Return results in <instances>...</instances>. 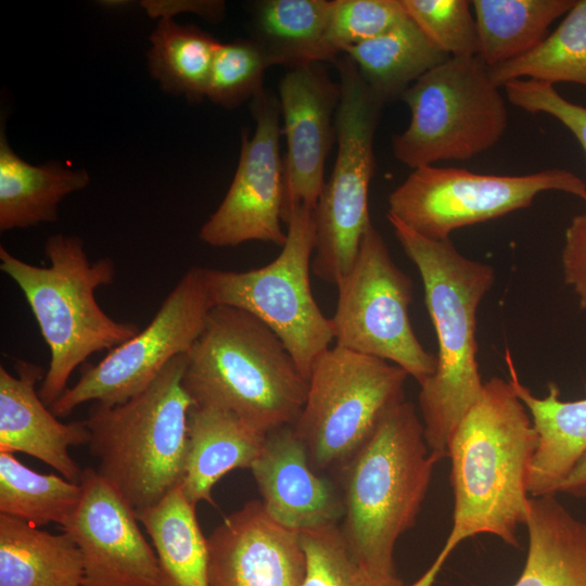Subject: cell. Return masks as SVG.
I'll use <instances>...</instances> for the list:
<instances>
[{
	"mask_svg": "<svg viewBox=\"0 0 586 586\" xmlns=\"http://www.w3.org/2000/svg\"><path fill=\"white\" fill-rule=\"evenodd\" d=\"M538 445L531 416L509 381L484 382L449 444L455 506L443 546L450 555L467 538L492 534L517 547L528 514L527 477Z\"/></svg>",
	"mask_w": 586,
	"mask_h": 586,
	"instance_id": "6da1fadb",
	"label": "cell"
},
{
	"mask_svg": "<svg viewBox=\"0 0 586 586\" xmlns=\"http://www.w3.org/2000/svg\"><path fill=\"white\" fill-rule=\"evenodd\" d=\"M395 237L419 270L425 305L435 328L437 369L420 384L419 407L432 458L448 457L458 423L480 398L476 315L495 282L492 266L470 259L449 239L422 237L387 214Z\"/></svg>",
	"mask_w": 586,
	"mask_h": 586,
	"instance_id": "7a4b0ae2",
	"label": "cell"
},
{
	"mask_svg": "<svg viewBox=\"0 0 586 586\" xmlns=\"http://www.w3.org/2000/svg\"><path fill=\"white\" fill-rule=\"evenodd\" d=\"M183 386L193 405L230 412L260 433L293 425L307 380L278 335L252 314L214 306L186 354Z\"/></svg>",
	"mask_w": 586,
	"mask_h": 586,
	"instance_id": "3957f363",
	"label": "cell"
},
{
	"mask_svg": "<svg viewBox=\"0 0 586 586\" xmlns=\"http://www.w3.org/2000/svg\"><path fill=\"white\" fill-rule=\"evenodd\" d=\"M47 267L28 264L0 246V269L20 288L49 348L48 370L38 391L51 407L68 388V380L94 353L113 349L140 332L133 322L111 318L95 290L116 276L110 257L90 262L84 241L56 233L44 244Z\"/></svg>",
	"mask_w": 586,
	"mask_h": 586,
	"instance_id": "277c9868",
	"label": "cell"
},
{
	"mask_svg": "<svg viewBox=\"0 0 586 586\" xmlns=\"http://www.w3.org/2000/svg\"><path fill=\"white\" fill-rule=\"evenodd\" d=\"M435 463L422 420L404 400L340 468L344 502L340 527L360 561L395 570V544L415 524Z\"/></svg>",
	"mask_w": 586,
	"mask_h": 586,
	"instance_id": "5b68a950",
	"label": "cell"
},
{
	"mask_svg": "<svg viewBox=\"0 0 586 586\" xmlns=\"http://www.w3.org/2000/svg\"><path fill=\"white\" fill-rule=\"evenodd\" d=\"M186 354L175 357L125 403H94L86 421L98 473L135 512L157 505L181 485L193 400L182 379Z\"/></svg>",
	"mask_w": 586,
	"mask_h": 586,
	"instance_id": "8992f818",
	"label": "cell"
},
{
	"mask_svg": "<svg viewBox=\"0 0 586 586\" xmlns=\"http://www.w3.org/2000/svg\"><path fill=\"white\" fill-rule=\"evenodd\" d=\"M408 127L393 137L395 158L416 169L466 161L493 148L508 125L505 98L480 55L448 58L400 97Z\"/></svg>",
	"mask_w": 586,
	"mask_h": 586,
	"instance_id": "52a82bcc",
	"label": "cell"
},
{
	"mask_svg": "<svg viewBox=\"0 0 586 586\" xmlns=\"http://www.w3.org/2000/svg\"><path fill=\"white\" fill-rule=\"evenodd\" d=\"M341 86L335 113L336 161L314 209L313 272L337 285L353 267L372 225L369 188L374 171L373 138L384 102L347 56L334 62Z\"/></svg>",
	"mask_w": 586,
	"mask_h": 586,
	"instance_id": "ba28073f",
	"label": "cell"
},
{
	"mask_svg": "<svg viewBox=\"0 0 586 586\" xmlns=\"http://www.w3.org/2000/svg\"><path fill=\"white\" fill-rule=\"evenodd\" d=\"M408 373L395 364L334 345L314 361L293 424L318 472L341 468L383 417L405 400Z\"/></svg>",
	"mask_w": 586,
	"mask_h": 586,
	"instance_id": "9c48e42d",
	"label": "cell"
},
{
	"mask_svg": "<svg viewBox=\"0 0 586 586\" xmlns=\"http://www.w3.org/2000/svg\"><path fill=\"white\" fill-rule=\"evenodd\" d=\"M285 224L286 240L271 263L246 271L205 267V278L213 306L237 307L263 321L307 380L314 361L334 339L330 318L322 314L310 286L314 209L298 206Z\"/></svg>",
	"mask_w": 586,
	"mask_h": 586,
	"instance_id": "30bf717a",
	"label": "cell"
},
{
	"mask_svg": "<svg viewBox=\"0 0 586 586\" xmlns=\"http://www.w3.org/2000/svg\"><path fill=\"white\" fill-rule=\"evenodd\" d=\"M336 288L330 318L335 345L395 364L419 385L435 373L437 356L422 346L410 322L412 281L394 263L373 225Z\"/></svg>",
	"mask_w": 586,
	"mask_h": 586,
	"instance_id": "8fae6325",
	"label": "cell"
},
{
	"mask_svg": "<svg viewBox=\"0 0 586 586\" xmlns=\"http://www.w3.org/2000/svg\"><path fill=\"white\" fill-rule=\"evenodd\" d=\"M553 190L586 202V183L566 169L506 176L422 166L391 192L387 214L422 237L445 240L459 228L527 207L540 192Z\"/></svg>",
	"mask_w": 586,
	"mask_h": 586,
	"instance_id": "7c38bea8",
	"label": "cell"
},
{
	"mask_svg": "<svg viewBox=\"0 0 586 586\" xmlns=\"http://www.w3.org/2000/svg\"><path fill=\"white\" fill-rule=\"evenodd\" d=\"M213 307L205 267H190L150 323L98 364L86 366L50 410L63 418L88 402L107 406L125 403L143 391L170 360L190 352Z\"/></svg>",
	"mask_w": 586,
	"mask_h": 586,
	"instance_id": "4fadbf2b",
	"label": "cell"
},
{
	"mask_svg": "<svg viewBox=\"0 0 586 586\" xmlns=\"http://www.w3.org/2000/svg\"><path fill=\"white\" fill-rule=\"evenodd\" d=\"M255 120L252 137L242 133L238 167L218 208L202 226L199 238L214 247L263 241L283 246L281 228L284 164L280 156L279 99L265 88L251 100Z\"/></svg>",
	"mask_w": 586,
	"mask_h": 586,
	"instance_id": "5bb4252c",
	"label": "cell"
},
{
	"mask_svg": "<svg viewBox=\"0 0 586 586\" xmlns=\"http://www.w3.org/2000/svg\"><path fill=\"white\" fill-rule=\"evenodd\" d=\"M79 504L62 527L82 559V586H156L158 566L135 510L95 469L82 471Z\"/></svg>",
	"mask_w": 586,
	"mask_h": 586,
	"instance_id": "9a60e30c",
	"label": "cell"
},
{
	"mask_svg": "<svg viewBox=\"0 0 586 586\" xmlns=\"http://www.w3.org/2000/svg\"><path fill=\"white\" fill-rule=\"evenodd\" d=\"M341 86L319 63L289 68L279 84L286 141L282 220L298 206L315 209L335 136Z\"/></svg>",
	"mask_w": 586,
	"mask_h": 586,
	"instance_id": "2e32d148",
	"label": "cell"
},
{
	"mask_svg": "<svg viewBox=\"0 0 586 586\" xmlns=\"http://www.w3.org/2000/svg\"><path fill=\"white\" fill-rule=\"evenodd\" d=\"M211 586H302L300 532L275 521L262 501H247L209 534Z\"/></svg>",
	"mask_w": 586,
	"mask_h": 586,
	"instance_id": "e0dca14e",
	"label": "cell"
},
{
	"mask_svg": "<svg viewBox=\"0 0 586 586\" xmlns=\"http://www.w3.org/2000/svg\"><path fill=\"white\" fill-rule=\"evenodd\" d=\"M251 470L266 512L278 523L302 532L343 518V497L315 470L293 425L266 435Z\"/></svg>",
	"mask_w": 586,
	"mask_h": 586,
	"instance_id": "ac0fdd59",
	"label": "cell"
},
{
	"mask_svg": "<svg viewBox=\"0 0 586 586\" xmlns=\"http://www.w3.org/2000/svg\"><path fill=\"white\" fill-rule=\"evenodd\" d=\"M15 368L17 375L0 367V451L33 456L80 484L84 470L68 450L88 445L86 421L63 423L47 408L36 391L46 374L41 367L18 360Z\"/></svg>",
	"mask_w": 586,
	"mask_h": 586,
	"instance_id": "d6986e66",
	"label": "cell"
},
{
	"mask_svg": "<svg viewBox=\"0 0 586 586\" xmlns=\"http://www.w3.org/2000/svg\"><path fill=\"white\" fill-rule=\"evenodd\" d=\"M266 435L237 416L193 405L188 418V444L181 489L194 506L214 504L216 483L234 469H251Z\"/></svg>",
	"mask_w": 586,
	"mask_h": 586,
	"instance_id": "ffe728a7",
	"label": "cell"
},
{
	"mask_svg": "<svg viewBox=\"0 0 586 586\" xmlns=\"http://www.w3.org/2000/svg\"><path fill=\"white\" fill-rule=\"evenodd\" d=\"M510 384L523 402L538 433V445L527 477L532 497L556 495L575 462L586 451V399L562 402L551 384L545 397H536L518 379L507 356Z\"/></svg>",
	"mask_w": 586,
	"mask_h": 586,
	"instance_id": "44dd1931",
	"label": "cell"
},
{
	"mask_svg": "<svg viewBox=\"0 0 586 586\" xmlns=\"http://www.w3.org/2000/svg\"><path fill=\"white\" fill-rule=\"evenodd\" d=\"M334 0H260L250 5V38L270 66L288 68L332 62L337 55L328 42Z\"/></svg>",
	"mask_w": 586,
	"mask_h": 586,
	"instance_id": "7402d4cb",
	"label": "cell"
},
{
	"mask_svg": "<svg viewBox=\"0 0 586 586\" xmlns=\"http://www.w3.org/2000/svg\"><path fill=\"white\" fill-rule=\"evenodd\" d=\"M528 549L513 586H586V520L556 497H530Z\"/></svg>",
	"mask_w": 586,
	"mask_h": 586,
	"instance_id": "603a6c76",
	"label": "cell"
},
{
	"mask_svg": "<svg viewBox=\"0 0 586 586\" xmlns=\"http://www.w3.org/2000/svg\"><path fill=\"white\" fill-rule=\"evenodd\" d=\"M90 181L85 169H72L60 161L31 165L0 133V231L27 228L58 219V207L68 194Z\"/></svg>",
	"mask_w": 586,
	"mask_h": 586,
	"instance_id": "cb8c5ba5",
	"label": "cell"
},
{
	"mask_svg": "<svg viewBox=\"0 0 586 586\" xmlns=\"http://www.w3.org/2000/svg\"><path fill=\"white\" fill-rule=\"evenodd\" d=\"M82 578L81 555L67 532L0 514V586H82Z\"/></svg>",
	"mask_w": 586,
	"mask_h": 586,
	"instance_id": "d4e9b609",
	"label": "cell"
},
{
	"mask_svg": "<svg viewBox=\"0 0 586 586\" xmlns=\"http://www.w3.org/2000/svg\"><path fill=\"white\" fill-rule=\"evenodd\" d=\"M136 514L156 553V586H211L207 538L181 486Z\"/></svg>",
	"mask_w": 586,
	"mask_h": 586,
	"instance_id": "484cf974",
	"label": "cell"
},
{
	"mask_svg": "<svg viewBox=\"0 0 586 586\" xmlns=\"http://www.w3.org/2000/svg\"><path fill=\"white\" fill-rule=\"evenodd\" d=\"M360 76L385 103L403 93L447 56L409 16L385 34L346 50Z\"/></svg>",
	"mask_w": 586,
	"mask_h": 586,
	"instance_id": "4316f807",
	"label": "cell"
},
{
	"mask_svg": "<svg viewBox=\"0 0 586 586\" xmlns=\"http://www.w3.org/2000/svg\"><path fill=\"white\" fill-rule=\"evenodd\" d=\"M576 0H473L479 55L494 67L524 55L547 36L550 25Z\"/></svg>",
	"mask_w": 586,
	"mask_h": 586,
	"instance_id": "83f0119b",
	"label": "cell"
},
{
	"mask_svg": "<svg viewBox=\"0 0 586 586\" xmlns=\"http://www.w3.org/2000/svg\"><path fill=\"white\" fill-rule=\"evenodd\" d=\"M148 65L163 91L191 102L206 98L209 73L220 42L195 25L161 18L150 36Z\"/></svg>",
	"mask_w": 586,
	"mask_h": 586,
	"instance_id": "f1b7e54d",
	"label": "cell"
},
{
	"mask_svg": "<svg viewBox=\"0 0 586 586\" xmlns=\"http://www.w3.org/2000/svg\"><path fill=\"white\" fill-rule=\"evenodd\" d=\"M489 71L500 88L524 78L586 87V0H576L556 30L532 51Z\"/></svg>",
	"mask_w": 586,
	"mask_h": 586,
	"instance_id": "f546056e",
	"label": "cell"
},
{
	"mask_svg": "<svg viewBox=\"0 0 586 586\" xmlns=\"http://www.w3.org/2000/svg\"><path fill=\"white\" fill-rule=\"evenodd\" d=\"M80 484L56 474L38 473L11 453L0 451V514L35 526L58 523L63 527L81 498Z\"/></svg>",
	"mask_w": 586,
	"mask_h": 586,
	"instance_id": "4dcf8cb0",
	"label": "cell"
},
{
	"mask_svg": "<svg viewBox=\"0 0 586 586\" xmlns=\"http://www.w3.org/2000/svg\"><path fill=\"white\" fill-rule=\"evenodd\" d=\"M305 553L302 586H404L394 571H382L360 561L339 524L300 532Z\"/></svg>",
	"mask_w": 586,
	"mask_h": 586,
	"instance_id": "1f68e13d",
	"label": "cell"
},
{
	"mask_svg": "<svg viewBox=\"0 0 586 586\" xmlns=\"http://www.w3.org/2000/svg\"><path fill=\"white\" fill-rule=\"evenodd\" d=\"M268 67L270 65L264 52L250 37L219 42L206 98L225 109H234L264 89V75Z\"/></svg>",
	"mask_w": 586,
	"mask_h": 586,
	"instance_id": "d6a6232c",
	"label": "cell"
},
{
	"mask_svg": "<svg viewBox=\"0 0 586 586\" xmlns=\"http://www.w3.org/2000/svg\"><path fill=\"white\" fill-rule=\"evenodd\" d=\"M409 18L449 58L479 55L471 1L400 0Z\"/></svg>",
	"mask_w": 586,
	"mask_h": 586,
	"instance_id": "836d02e7",
	"label": "cell"
},
{
	"mask_svg": "<svg viewBox=\"0 0 586 586\" xmlns=\"http://www.w3.org/2000/svg\"><path fill=\"white\" fill-rule=\"evenodd\" d=\"M407 17L400 0H334L328 42L340 55L385 34Z\"/></svg>",
	"mask_w": 586,
	"mask_h": 586,
	"instance_id": "e575fe53",
	"label": "cell"
},
{
	"mask_svg": "<svg viewBox=\"0 0 586 586\" xmlns=\"http://www.w3.org/2000/svg\"><path fill=\"white\" fill-rule=\"evenodd\" d=\"M508 100L530 113H545L561 122L586 153V107L564 99L552 85L519 79L504 86Z\"/></svg>",
	"mask_w": 586,
	"mask_h": 586,
	"instance_id": "d590c367",
	"label": "cell"
},
{
	"mask_svg": "<svg viewBox=\"0 0 586 586\" xmlns=\"http://www.w3.org/2000/svg\"><path fill=\"white\" fill-rule=\"evenodd\" d=\"M562 269L565 283L586 309V213L575 216L565 231Z\"/></svg>",
	"mask_w": 586,
	"mask_h": 586,
	"instance_id": "8d00e7d4",
	"label": "cell"
},
{
	"mask_svg": "<svg viewBox=\"0 0 586 586\" xmlns=\"http://www.w3.org/2000/svg\"><path fill=\"white\" fill-rule=\"evenodd\" d=\"M141 5L152 17L173 18V15L190 12L214 23L222 18L226 4L219 0L142 1Z\"/></svg>",
	"mask_w": 586,
	"mask_h": 586,
	"instance_id": "74e56055",
	"label": "cell"
},
{
	"mask_svg": "<svg viewBox=\"0 0 586 586\" xmlns=\"http://www.w3.org/2000/svg\"><path fill=\"white\" fill-rule=\"evenodd\" d=\"M559 492H566L573 495L586 494V451L578 458L561 483Z\"/></svg>",
	"mask_w": 586,
	"mask_h": 586,
	"instance_id": "f35d334b",
	"label": "cell"
},
{
	"mask_svg": "<svg viewBox=\"0 0 586 586\" xmlns=\"http://www.w3.org/2000/svg\"><path fill=\"white\" fill-rule=\"evenodd\" d=\"M449 556L450 553L442 548L428 570L409 586H434L436 577Z\"/></svg>",
	"mask_w": 586,
	"mask_h": 586,
	"instance_id": "ab89813d",
	"label": "cell"
},
{
	"mask_svg": "<svg viewBox=\"0 0 586 586\" xmlns=\"http://www.w3.org/2000/svg\"><path fill=\"white\" fill-rule=\"evenodd\" d=\"M100 3L106 8H119L127 5V1H101Z\"/></svg>",
	"mask_w": 586,
	"mask_h": 586,
	"instance_id": "60d3db41",
	"label": "cell"
}]
</instances>
